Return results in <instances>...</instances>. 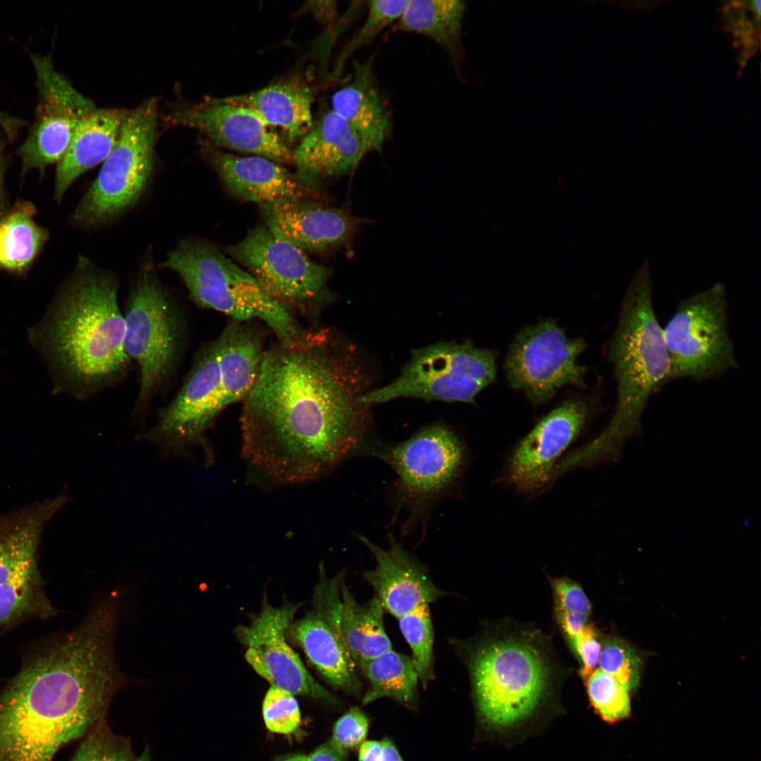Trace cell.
I'll use <instances>...</instances> for the list:
<instances>
[{
	"instance_id": "1",
	"label": "cell",
	"mask_w": 761,
	"mask_h": 761,
	"mask_svg": "<svg viewBox=\"0 0 761 761\" xmlns=\"http://www.w3.org/2000/svg\"><path fill=\"white\" fill-rule=\"evenodd\" d=\"M368 388L359 351L333 328L277 341L242 401V456L280 483L317 478L366 451Z\"/></svg>"
},
{
	"instance_id": "2",
	"label": "cell",
	"mask_w": 761,
	"mask_h": 761,
	"mask_svg": "<svg viewBox=\"0 0 761 761\" xmlns=\"http://www.w3.org/2000/svg\"><path fill=\"white\" fill-rule=\"evenodd\" d=\"M120 679L113 636L95 621L39 650L0 693L1 761H52L102 719Z\"/></svg>"
},
{
	"instance_id": "3",
	"label": "cell",
	"mask_w": 761,
	"mask_h": 761,
	"mask_svg": "<svg viewBox=\"0 0 761 761\" xmlns=\"http://www.w3.org/2000/svg\"><path fill=\"white\" fill-rule=\"evenodd\" d=\"M82 261L27 338L48 366L52 395L87 400L124 381L132 362L116 277Z\"/></svg>"
},
{
	"instance_id": "4",
	"label": "cell",
	"mask_w": 761,
	"mask_h": 761,
	"mask_svg": "<svg viewBox=\"0 0 761 761\" xmlns=\"http://www.w3.org/2000/svg\"><path fill=\"white\" fill-rule=\"evenodd\" d=\"M652 290L646 259L631 278L609 347L617 397L614 413L601 435L619 446L639 434L648 400L669 382L670 361Z\"/></svg>"
},
{
	"instance_id": "5",
	"label": "cell",
	"mask_w": 761,
	"mask_h": 761,
	"mask_svg": "<svg viewBox=\"0 0 761 761\" xmlns=\"http://www.w3.org/2000/svg\"><path fill=\"white\" fill-rule=\"evenodd\" d=\"M123 314L124 349L139 374L132 416L141 420L177 376L187 347L188 323L185 310L148 266L133 283Z\"/></svg>"
},
{
	"instance_id": "6",
	"label": "cell",
	"mask_w": 761,
	"mask_h": 761,
	"mask_svg": "<svg viewBox=\"0 0 761 761\" xmlns=\"http://www.w3.org/2000/svg\"><path fill=\"white\" fill-rule=\"evenodd\" d=\"M160 266L178 275L190 299L201 308L221 312L235 321H261L282 342L298 339L305 330L292 313L212 243L182 241Z\"/></svg>"
},
{
	"instance_id": "7",
	"label": "cell",
	"mask_w": 761,
	"mask_h": 761,
	"mask_svg": "<svg viewBox=\"0 0 761 761\" xmlns=\"http://www.w3.org/2000/svg\"><path fill=\"white\" fill-rule=\"evenodd\" d=\"M466 664L480 712L497 726L512 724L533 711L549 673L538 650L515 638L478 643L467 655Z\"/></svg>"
},
{
	"instance_id": "8",
	"label": "cell",
	"mask_w": 761,
	"mask_h": 761,
	"mask_svg": "<svg viewBox=\"0 0 761 761\" xmlns=\"http://www.w3.org/2000/svg\"><path fill=\"white\" fill-rule=\"evenodd\" d=\"M493 351L462 343L439 342L412 351L400 376L362 397L368 407L401 397L474 403L476 395L495 382Z\"/></svg>"
},
{
	"instance_id": "9",
	"label": "cell",
	"mask_w": 761,
	"mask_h": 761,
	"mask_svg": "<svg viewBox=\"0 0 761 761\" xmlns=\"http://www.w3.org/2000/svg\"><path fill=\"white\" fill-rule=\"evenodd\" d=\"M157 113L154 99L128 111L115 147L73 213L75 223H106L141 197L154 167Z\"/></svg>"
},
{
	"instance_id": "10",
	"label": "cell",
	"mask_w": 761,
	"mask_h": 761,
	"mask_svg": "<svg viewBox=\"0 0 761 761\" xmlns=\"http://www.w3.org/2000/svg\"><path fill=\"white\" fill-rule=\"evenodd\" d=\"M662 329L670 361L669 381L716 379L738 366L723 283L681 299Z\"/></svg>"
},
{
	"instance_id": "11",
	"label": "cell",
	"mask_w": 761,
	"mask_h": 761,
	"mask_svg": "<svg viewBox=\"0 0 761 761\" xmlns=\"http://www.w3.org/2000/svg\"><path fill=\"white\" fill-rule=\"evenodd\" d=\"M274 299L291 313L314 316L330 299L332 269L311 261L298 247L274 236L264 225L226 247Z\"/></svg>"
},
{
	"instance_id": "12",
	"label": "cell",
	"mask_w": 761,
	"mask_h": 761,
	"mask_svg": "<svg viewBox=\"0 0 761 761\" xmlns=\"http://www.w3.org/2000/svg\"><path fill=\"white\" fill-rule=\"evenodd\" d=\"M585 347L581 339L567 338L552 319L526 327L509 346L507 380L534 404L549 400L564 385L585 388V368L577 363Z\"/></svg>"
},
{
	"instance_id": "13",
	"label": "cell",
	"mask_w": 761,
	"mask_h": 761,
	"mask_svg": "<svg viewBox=\"0 0 761 761\" xmlns=\"http://www.w3.org/2000/svg\"><path fill=\"white\" fill-rule=\"evenodd\" d=\"M369 451L395 471L401 500L414 514H421L453 484L464 462L460 440L438 423L397 445Z\"/></svg>"
},
{
	"instance_id": "14",
	"label": "cell",
	"mask_w": 761,
	"mask_h": 761,
	"mask_svg": "<svg viewBox=\"0 0 761 761\" xmlns=\"http://www.w3.org/2000/svg\"><path fill=\"white\" fill-rule=\"evenodd\" d=\"M38 91L34 123L19 147L22 174L43 172L65 154L80 119L96 107L54 68L49 56L31 55Z\"/></svg>"
},
{
	"instance_id": "15",
	"label": "cell",
	"mask_w": 761,
	"mask_h": 761,
	"mask_svg": "<svg viewBox=\"0 0 761 761\" xmlns=\"http://www.w3.org/2000/svg\"><path fill=\"white\" fill-rule=\"evenodd\" d=\"M314 588L312 605L289 626L290 633L311 664L333 686L357 695L361 688L359 669L345 645L340 626L341 588L345 571L328 577L323 564Z\"/></svg>"
},
{
	"instance_id": "16",
	"label": "cell",
	"mask_w": 761,
	"mask_h": 761,
	"mask_svg": "<svg viewBox=\"0 0 761 761\" xmlns=\"http://www.w3.org/2000/svg\"><path fill=\"white\" fill-rule=\"evenodd\" d=\"M300 605L287 602L275 607L264 598L259 614L249 624L237 626L235 633L247 647V662L271 686L293 695L332 701L333 695L313 678L285 639Z\"/></svg>"
},
{
	"instance_id": "17",
	"label": "cell",
	"mask_w": 761,
	"mask_h": 761,
	"mask_svg": "<svg viewBox=\"0 0 761 761\" xmlns=\"http://www.w3.org/2000/svg\"><path fill=\"white\" fill-rule=\"evenodd\" d=\"M169 124L197 130L215 147L252 154L275 162L292 161L285 141L249 109L208 98L180 107L167 117Z\"/></svg>"
},
{
	"instance_id": "18",
	"label": "cell",
	"mask_w": 761,
	"mask_h": 761,
	"mask_svg": "<svg viewBox=\"0 0 761 761\" xmlns=\"http://www.w3.org/2000/svg\"><path fill=\"white\" fill-rule=\"evenodd\" d=\"M588 414L585 402L569 399L545 416L518 444L507 469L519 492L533 493L552 478L556 462L579 435Z\"/></svg>"
},
{
	"instance_id": "19",
	"label": "cell",
	"mask_w": 761,
	"mask_h": 761,
	"mask_svg": "<svg viewBox=\"0 0 761 761\" xmlns=\"http://www.w3.org/2000/svg\"><path fill=\"white\" fill-rule=\"evenodd\" d=\"M265 226L276 237L302 250L323 252L350 244L361 220L307 199L260 204Z\"/></svg>"
},
{
	"instance_id": "20",
	"label": "cell",
	"mask_w": 761,
	"mask_h": 761,
	"mask_svg": "<svg viewBox=\"0 0 761 761\" xmlns=\"http://www.w3.org/2000/svg\"><path fill=\"white\" fill-rule=\"evenodd\" d=\"M359 540L375 559V567L363 576L373 588L383 610L399 619L423 604H430L445 593L434 583L428 569L407 552L392 534L383 548L362 535Z\"/></svg>"
},
{
	"instance_id": "21",
	"label": "cell",
	"mask_w": 761,
	"mask_h": 761,
	"mask_svg": "<svg viewBox=\"0 0 761 761\" xmlns=\"http://www.w3.org/2000/svg\"><path fill=\"white\" fill-rule=\"evenodd\" d=\"M372 151L366 141L331 109L313 122L293 151L296 175L314 188L324 178L348 175Z\"/></svg>"
},
{
	"instance_id": "22",
	"label": "cell",
	"mask_w": 761,
	"mask_h": 761,
	"mask_svg": "<svg viewBox=\"0 0 761 761\" xmlns=\"http://www.w3.org/2000/svg\"><path fill=\"white\" fill-rule=\"evenodd\" d=\"M202 151L226 189L236 198L260 204L283 199H307L314 188L277 162L259 156H240L207 142Z\"/></svg>"
},
{
	"instance_id": "23",
	"label": "cell",
	"mask_w": 761,
	"mask_h": 761,
	"mask_svg": "<svg viewBox=\"0 0 761 761\" xmlns=\"http://www.w3.org/2000/svg\"><path fill=\"white\" fill-rule=\"evenodd\" d=\"M375 56L353 63L349 81L332 96L331 109L366 141L372 151L381 152L392 131L391 113L376 79Z\"/></svg>"
},
{
	"instance_id": "24",
	"label": "cell",
	"mask_w": 761,
	"mask_h": 761,
	"mask_svg": "<svg viewBox=\"0 0 761 761\" xmlns=\"http://www.w3.org/2000/svg\"><path fill=\"white\" fill-rule=\"evenodd\" d=\"M128 113L123 109L95 108L79 121L70 144L58 161L54 197L61 201L82 173L107 158L115 147Z\"/></svg>"
},
{
	"instance_id": "25",
	"label": "cell",
	"mask_w": 761,
	"mask_h": 761,
	"mask_svg": "<svg viewBox=\"0 0 761 761\" xmlns=\"http://www.w3.org/2000/svg\"><path fill=\"white\" fill-rule=\"evenodd\" d=\"M221 99L249 109L268 128L282 131L290 142L301 140L314 122L311 89L299 80H285L256 91Z\"/></svg>"
},
{
	"instance_id": "26",
	"label": "cell",
	"mask_w": 761,
	"mask_h": 761,
	"mask_svg": "<svg viewBox=\"0 0 761 761\" xmlns=\"http://www.w3.org/2000/svg\"><path fill=\"white\" fill-rule=\"evenodd\" d=\"M465 12V3L460 0H412L393 24L392 30L421 35L433 40L447 54L459 73Z\"/></svg>"
},
{
	"instance_id": "27",
	"label": "cell",
	"mask_w": 761,
	"mask_h": 761,
	"mask_svg": "<svg viewBox=\"0 0 761 761\" xmlns=\"http://www.w3.org/2000/svg\"><path fill=\"white\" fill-rule=\"evenodd\" d=\"M67 499L61 495L0 518V585L25 560L37 555L45 525Z\"/></svg>"
},
{
	"instance_id": "28",
	"label": "cell",
	"mask_w": 761,
	"mask_h": 761,
	"mask_svg": "<svg viewBox=\"0 0 761 761\" xmlns=\"http://www.w3.org/2000/svg\"><path fill=\"white\" fill-rule=\"evenodd\" d=\"M341 597V631L357 667L392 649L385 629L384 610L380 600L374 595L366 602H358L345 581L342 585Z\"/></svg>"
},
{
	"instance_id": "29",
	"label": "cell",
	"mask_w": 761,
	"mask_h": 761,
	"mask_svg": "<svg viewBox=\"0 0 761 761\" xmlns=\"http://www.w3.org/2000/svg\"><path fill=\"white\" fill-rule=\"evenodd\" d=\"M357 667L370 685L362 698L363 704L385 697L408 707L416 703L419 679L409 656L391 649L361 662Z\"/></svg>"
},
{
	"instance_id": "30",
	"label": "cell",
	"mask_w": 761,
	"mask_h": 761,
	"mask_svg": "<svg viewBox=\"0 0 761 761\" xmlns=\"http://www.w3.org/2000/svg\"><path fill=\"white\" fill-rule=\"evenodd\" d=\"M35 207L29 202L17 204L0 220V268L21 273L43 247L47 231L34 220Z\"/></svg>"
},
{
	"instance_id": "31",
	"label": "cell",
	"mask_w": 761,
	"mask_h": 761,
	"mask_svg": "<svg viewBox=\"0 0 761 761\" xmlns=\"http://www.w3.org/2000/svg\"><path fill=\"white\" fill-rule=\"evenodd\" d=\"M51 610L42 593L37 555L32 556L0 585V627L35 614H49Z\"/></svg>"
},
{
	"instance_id": "32",
	"label": "cell",
	"mask_w": 761,
	"mask_h": 761,
	"mask_svg": "<svg viewBox=\"0 0 761 761\" xmlns=\"http://www.w3.org/2000/svg\"><path fill=\"white\" fill-rule=\"evenodd\" d=\"M397 619L419 679L426 687L434 677V631L429 604L421 605Z\"/></svg>"
},
{
	"instance_id": "33",
	"label": "cell",
	"mask_w": 761,
	"mask_h": 761,
	"mask_svg": "<svg viewBox=\"0 0 761 761\" xmlns=\"http://www.w3.org/2000/svg\"><path fill=\"white\" fill-rule=\"evenodd\" d=\"M591 703L606 721L614 722L630 714L629 690L614 678L598 669L586 677Z\"/></svg>"
},
{
	"instance_id": "34",
	"label": "cell",
	"mask_w": 761,
	"mask_h": 761,
	"mask_svg": "<svg viewBox=\"0 0 761 761\" xmlns=\"http://www.w3.org/2000/svg\"><path fill=\"white\" fill-rule=\"evenodd\" d=\"M409 0H376L366 2L367 16L361 27L341 53L338 71L354 52L372 41L383 30L395 23L404 11Z\"/></svg>"
},
{
	"instance_id": "35",
	"label": "cell",
	"mask_w": 761,
	"mask_h": 761,
	"mask_svg": "<svg viewBox=\"0 0 761 761\" xmlns=\"http://www.w3.org/2000/svg\"><path fill=\"white\" fill-rule=\"evenodd\" d=\"M103 722L92 728L70 761H135L128 741L112 733Z\"/></svg>"
},
{
	"instance_id": "36",
	"label": "cell",
	"mask_w": 761,
	"mask_h": 761,
	"mask_svg": "<svg viewBox=\"0 0 761 761\" xmlns=\"http://www.w3.org/2000/svg\"><path fill=\"white\" fill-rule=\"evenodd\" d=\"M600 669L614 678L629 691L639 683L641 661L635 650L623 641L607 639L599 657Z\"/></svg>"
},
{
	"instance_id": "37",
	"label": "cell",
	"mask_w": 761,
	"mask_h": 761,
	"mask_svg": "<svg viewBox=\"0 0 761 761\" xmlns=\"http://www.w3.org/2000/svg\"><path fill=\"white\" fill-rule=\"evenodd\" d=\"M263 717L268 730L287 734L299 726L301 714L295 696L279 688L271 686L266 693L262 705Z\"/></svg>"
},
{
	"instance_id": "38",
	"label": "cell",
	"mask_w": 761,
	"mask_h": 761,
	"mask_svg": "<svg viewBox=\"0 0 761 761\" xmlns=\"http://www.w3.org/2000/svg\"><path fill=\"white\" fill-rule=\"evenodd\" d=\"M369 727L365 714L352 707L335 724L332 741L343 749L354 748L364 740Z\"/></svg>"
},
{
	"instance_id": "39",
	"label": "cell",
	"mask_w": 761,
	"mask_h": 761,
	"mask_svg": "<svg viewBox=\"0 0 761 761\" xmlns=\"http://www.w3.org/2000/svg\"><path fill=\"white\" fill-rule=\"evenodd\" d=\"M554 590L558 611L589 615V600L577 583L566 578L559 579L554 583Z\"/></svg>"
},
{
	"instance_id": "40",
	"label": "cell",
	"mask_w": 761,
	"mask_h": 761,
	"mask_svg": "<svg viewBox=\"0 0 761 761\" xmlns=\"http://www.w3.org/2000/svg\"><path fill=\"white\" fill-rule=\"evenodd\" d=\"M582 664L581 674L587 677L592 673L598 661L601 644L593 627L587 626L574 638L570 641Z\"/></svg>"
},
{
	"instance_id": "41",
	"label": "cell",
	"mask_w": 761,
	"mask_h": 761,
	"mask_svg": "<svg viewBox=\"0 0 761 761\" xmlns=\"http://www.w3.org/2000/svg\"><path fill=\"white\" fill-rule=\"evenodd\" d=\"M559 622L570 641L586 626L588 617L574 612L558 611Z\"/></svg>"
},
{
	"instance_id": "42",
	"label": "cell",
	"mask_w": 761,
	"mask_h": 761,
	"mask_svg": "<svg viewBox=\"0 0 761 761\" xmlns=\"http://www.w3.org/2000/svg\"><path fill=\"white\" fill-rule=\"evenodd\" d=\"M345 750L330 740L307 756V761H345Z\"/></svg>"
},
{
	"instance_id": "43",
	"label": "cell",
	"mask_w": 761,
	"mask_h": 761,
	"mask_svg": "<svg viewBox=\"0 0 761 761\" xmlns=\"http://www.w3.org/2000/svg\"><path fill=\"white\" fill-rule=\"evenodd\" d=\"M309 2V6H305L307 10L314 13L316 18L321 20L323 22L330 23L333 21L337 16V6L335 1H314Z\"/></svg>"
},
{
	"instance_id": "44",
	"label": "cell",
	"mask_w": 761,
	"mask_h": 761,
	"mask_svg": "<svg viewBox=\"0 0 761 761\" xmlns=\"http://www.w3.org/2000/svg\"><path fill=\"white\" fill-rule=\"evenodd\" d=\"M381 752V742L376 741H365L360 747L359 761H379Z\"/></svg>"
},
{
	"instance_id": "45",
	"label": "cell",
	"mask_w": 761,
	"mask_h": 761,
	"mask_svg": "<svg viewBox=\"0 0 761 761\" xmlns=\"http://www.w3.org/2000/svg\"><path fill=\"white\" fill-rule=\"evenodd\" d=\"M23 125H24L23 120L12 117L0 110V128L10 139L16 135L18 129Z\"/></svg>"
},
{
	"instance_id": "46",
	"label": "cell",
	"mask_w": 761,
	"mask_h": 761,
	"mask_svg": "<svg viewBox=\"0 0 761 761\" xmlns=\"http://www.w3.org/2000/svg\"><path fill=\"white\" fill-rule=\"evenodd\" d=\"M382 752L379 761H403L393 743L385 738L381 741Z\"/></svg>"
},
{
	"instance_id": "47",
	"label": "cell",
	"mask_w": 761,
	"mask_h": 761,
	"mask_svg": "<svg viewBox=\"0 0 761 761\" xmlns=\"http://www.w3.org/2000/svg\"><path fill=\"white\" fill-rule=\"evenodd\" d=\"M4 142L0 139V220L4 216Z\"/></svg>"
},
{
	"instance_id": "48",
	"label": "cell",
	"mask_w": 761,
	"mask_h": 761,
	"mask_svg": "<svg viewBox=\"0 0 761 761\" xmlns=\"http://www.w3.org/2000/svg\"><path fill=\"white\" fill-rule=\"evenodd\" d=\"M280 761H307V755L303 754H295L287 757L286 758L283 759Z\"/></svg>"
},
{
	"instance_id": "49",
	"label": "cell",
	"mask_w": 761,
	"mask_h": 761,
	"mask_svg": "<svg viewBox=\"0 0 761 761\" xmlns=\"http://www.w3.org/2000/svg\"><path fill=\"white\" fill-rule=\"evenodd\" d=\"M135 761H150V754L148 748H145L142 753Z\"/></svg>"
},
{
	"instance_id": "50",
	"label": "cell",
	"mask_w": 761,
	"mask_h": 761,
	"mask_svg": "<svg viewBox=\"0 0 761 761\" xmlns=\"http://www.w3.org/2000/svg\"><path fill=\"white\" fill-rule=\"evenodd\" d=\"M0 761H1V759H0Z\"/></svg>"
}]
</instances>
